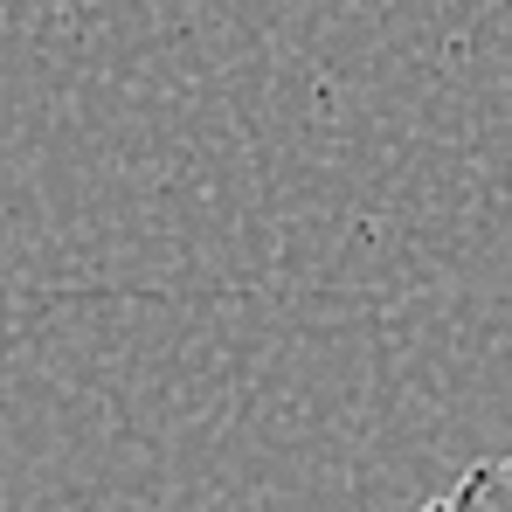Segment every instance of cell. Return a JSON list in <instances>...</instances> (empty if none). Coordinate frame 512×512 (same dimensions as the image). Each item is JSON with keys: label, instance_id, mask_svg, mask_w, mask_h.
<instances>
[{"label": "cell", "instance_id": "1", "mask_svg": "<svg viewBox=\"0 0 512 512\" xmlns=\"http://www.w3.org/2000/svg\"><path fill=\"white\" fill-rule=\"evenodd\" d=\"M423 512H512V457H492L478 471H464L443 499H429Z\"/></svg>", "mask_w": 512, "mask_h": 512}]
</instances>
